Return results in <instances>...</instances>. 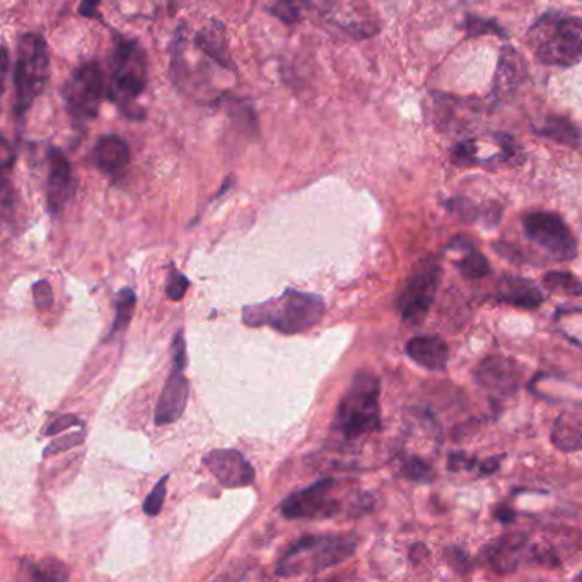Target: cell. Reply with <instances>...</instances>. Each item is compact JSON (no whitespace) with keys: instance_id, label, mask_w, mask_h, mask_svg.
<instances>
[{"instance_id":"cell-40","label":"cell","mask_w":582,"mask_h":582,"mask_svg":"<svg viewBox=\"0 0 582 582\" xmlns=\"http://www.w3.org/2000/svg\"><path fill=\"white\" fill-rule=\"evenodd\" d=\"M494 518L499 519L501 523L509 524L513 523L514 519H516V513H514L513 507L502 504V506H499L497 509H495Z\"/></svg>"},{"instance_id":"cell-14","label":"cell","mask_w":582,"mask_h":582,"mask_svg":"<svg viewBox=\"0 0 582 582\" xmlns=\"http://www.w3.org/2000/svg\"><path fill=\"white\" fill-rule=\"evenodd\" d=\"M76 192V178L70 166L69 159L64 152L52 147L48 152L47 202L52 216H59L60 212L69 204L70 198Z\"/></svg>"},{"instance_id":"cell-11","label":"cell","mask_w":582,"mask_h":582,"mask_svg":"<svg viewBox=\"0 0 582 582\" xmlns=\"http://www.w3.org/2000/svg\"><path fill=\"white\" fill-rule=\"evenodd\" d=\"M335 478H323L306 489L297 490L280 504V511L287 519H326L342 511V499H338Z\"/></svg>"},{"instance_id":"cell-34","label":"cell","mask_w":582,"mask_h":582,"mask_svg":"<svg viewBox=\"0 0 582 582\" xmlns=\"http://www.w3.org/2000/svg\"><path fill=\"white\" fill-rule=\"evenodd\" d=\"M478 465L477 458L470 454L458 451V453L449 454L448 468L451 472H463V470H473Z\"/></svg>"},{"instance_id":"cell-31","label":"cell","mask_w":582,"mask_h":582,"mask_svg":"<svg viewBox=\"0 0 582 582\" xmlns=\"http://www.w3.org/2000/svg\"><path fill=\"white\" fill-rule=\"evenodd\" d=\"M188 287H190V280L181 274V272H178L176 268H171L169 270L168 280H166V296L171 301H180L187 294Z\"/></svg>"},{"instance_id":"cell-30","label":"cell","mask_w":582,"mask_h":582,"mask_svg":"<svg viewBox=\"0 0 582 582\" xmlns=\"http://www.w3.org/2000/svg\"><path fill=\"white\" fill-rule=\"evenodd\" d=\"M169 477L161 478L158 485L151 490V494L147 495L146 501H144V513L151 518H156L161 509H163L164 497H166V485H168Z\"/></svg>"},{"instance_id":"cell-16","label":"cell","mask_w":582,"mask_h":582,"mask_svg":"<svg viewBox=\"0 0 582 582\" xmlns=\"http://www.w3.org/2000/svg\"><path fill=\"white\" fill-rule=\"evenodd\" d=\"M526 545L528 536L523 533H507L484 548L482 560L497 574H509L516 571L521 564Z\"/></svg>"},{"instance_id":"cell-19","label":"cell","mask_w":582,"mask_h":582,"mask_svg":"<svg viewBox=\"0 0 582 582\" xmlns=\"http://www.w3.org/2000/svg\"><path fill=\"white\" fill-rule=\"evenodd\" d=\"M405 352L420 367L434 371V373H443L448 366V344L444 342L443 338L436 337V335H422V337L412 338L405 347Z\"/></svg>"},{"instance_id":"cell-10","label":"cell","mask_w":582,"mask_h":582,"mask_svg":"<svg viewBox=\"0 0 582 582\" xmlns=\"http://www.w3.org/2000/svg\"><path fill=\"white\" fill-rule=\"evenodd\" d=\"M523 227L526 238L548 251L555 260L569 262L576 258V238L559 214L533 212L524 217Z\"/></svg>"},{"instance_id":"cell-8","label":"cell","mask_w":582,"mask_h":582,"mask_svg":"<svg viewBox=\"0 0 582 582\" xmlns=\"http://www.w3.org/2000/svg\"><path fill=\"white\" fill-rule=\"evenodd\" d=\"M441 280V263L436 257H425L415 265L398 296V311L410 326H420L429 315Z\"/></svg>"},{"instance_id":"cell-21","label":"cell","mask_w":582,"mask_h":582,"mask_svg":"<svg viewBox=\"0 0 582 582\" xmlns=\"http://www.w3.org/2000/svg\"><path fill=\"white\" fill-rule=\"evenodd\" d=\"M552 441L557 448L567 453L582 449V417L577 415H560L553 425Z\"/></svg>"},{"instance_id":"cell-3","label":"cell","mask_w":582,"mask_h":582,"mask_svg":"<svg viewBox=\"0 0 582 582\" xmlns=\"http://www.w3.org/2000/svg\"><path fill=\"white\" fill-rule=\"evenodd\" d=\"M526 43L543 65L569 69L582 60V18L548 12L526 33Z\"/></svg>"},{"instance_id":"cell-26","label":"cell","mask_w":582,"mask_h":582,"mask_svg":"<svg viewBox=\"0 0 582 582\" xmlns=\"http://www.w3.org/2000/svg\"><path fill=\"white\" fill-rule=\"evenodd\" d=\"M543 286L547 287L548 291L562 296H582L581 280L569 272H548L543 277Z\"/></svg>"},{"instance_id":"cell-24","label":"cell","mask_w":582,"mask_h":582,"mask_svg":"<svg viewBox=\"0 0 582 582\" xmlns=\"http://www.w3.org/2000/svg\"><path fill=\"white\" fill-rule=\"evenodd\" d=\"M311 6V0H275L270 12L286 26H296L304 18V12Z\"/></svg>"},{"instance_id":"cell-17","label":"cell","mask_w":582,"mask_h":582,"mask_svg":"<svg viewBox=\"0 0 582 582\" xmlns=\"http://www.w3.org/2000/svg\"><path fill=\"white\" fill-rule=\"evenodd\" d=\"M91 161L94 168L101 171L103 175L117 180L123 175V171L129 168L130 147L127 140L118 135L101 137L91 152Z\"/></svg>"},{"instance_id":"cell-22","label":"cell","mask_w":582,"mask_h":582,"mask_svg":"<svg viewBox=\"0 0 582 582\" xmlns=\"http://www.w3.org/2000/svg\"><path fill=\"white\" fill-rule=\"evenodd\" d=\"M536 134L572 147L576 151H582V130L577 129L576 125L569 122L567 118L555 117V115L548 117L542 123V127L536 129Z\"/></svg>"},{"instance_id":"cell-13","label":"cell","mask_w":582,"mask_h":582,"mask_svg":"<svg viewBox=\"0 0 582 582\" xmlns=\"http://www.w3.org/2000/svg\"><path fill=\"white\" fill-rule=\"evenodd\" d=\"M523 379V367L513 359L490 356L477 369V381L485 391L504 398L518 391Z\"/></svg>"},{"instance_id":"cell-18","label":"cell","mask_w":582,"mask_h":582,"mask_svg":"<svg viewBox=\"0 0 582 582\" xmlns=\"http://www.w3.org/2000/svg\"><path fill=\"white\" fill-rule=\"evenodd\" d=\"M524 77H526V64L521 53L513 47L502 48L497 72H495L492 98L495 101L511 98L516 93V89L521 86Z\"/></svg>"},{"instance_id":"cell-12","label":"cell","mask_w":582,"mask_h":582,"mask_svg":"<svg viewBox=\"0 0 582 582\" xmlns=\"http://www.w3.org/2000/svg\"><path fill=\"white\" fill-rule=\"evenodd\" d=\"M204 465L227 489H238L253 484L255 470L236 449H214L204 456Z\"/></svg>"},{"instance_id":"cell-29","label":"cell","mask_w":582,"mask_h":582,"mask_svg":"<svg viewBox=\"0 0 582 582\" xmlns=\"http://www.w3.org/2000/svg\"><path fill=\"white\" fill-rule=\"evenodd\" d=\"M465 30L468 36L495 35L501 36L504 40L509 38L502 26L492 21V19L477 18V16H468L465 21Z\"/></svg>"},{"instance_id":"cell-25","label":"cell","mask_w":582,"mask_h":582,"mask_svg":"<svg viewBox=\"0 0 582 582\" xmlns=\"http://www.w3.org/2000/svg\"><path fill=\"white\" fill-rule=\"evenodd\" d=\"M456 265H458L461 274L465 275L466 279H484L490 274L489 260L477 248H473V245L466 248L465 257L461 258Z\"/></svg>"},{"instance_id":"cell-4","label":"cell","mask_w":582,"mask_h":582,"mask_svg":"<svg viewBox=\"0 0 582 582\" xmlns=\"http://www.w3.org/2000/svg\"><path fill=\"white\" fill-rule=\"evenodd\" d=\"M359 538L354 533L308 535L287 548L275 564V576H313L342 564L356 553Z\"/></svg>"},{"instance_id":"cell-6","label":"cell","mask_w":582,"mask_h":582,"mask_svg":"<svg viewBox=\"0 0 582 582\" xmlns=\"http://www.w3.org/2000/svg\"><path fill=\"white\" fill-rule=\"evenodd\" d=\"M50 79V53L47 41L38 33H26L18 43L14 62V115L23 118Z\"/></svg>"},{"instance_id":"cell-38","label":"cell","mask_w":582,"mask_h":582,"mask_svg":"<svg viewBox=\"0 0 582 582\" xmlns=\"http://www.w3.org/2000/svg\"><path fill=\"white\" fill-rule=\"evenodd\" d=\"M502 460H504V456H492L489 460L482 461L480 475H494L501 468Z\"/></svg>"},{"instance_id":"cell-23","label":"cell","mask_w":582,"mask_h":582,"mask_svg":"<svg viewBox=\"0 0 582 582\" xmlns=\"http://www.w3.org/2000/svg\"><path fill=\"white\" fill-rule=\"evenodd\" d=\"M135 304H137V296H135L132 287H125V289L118 292L117 304H115L117 313H115V320L111 325L108 338L115 337L117 333L123 332L129 326L130 320L134 316Z\"/></svg>"},{"instance_id":"cell-39","label":"cell","mask_w":582,"mask_h":582,"mask_svg":"<svg viewBox=\"0 0 582 582\" xmlns=\"http://www.w3.org/2000/svg\"><path fill=\"white\" fill-rule=\"evenodd\" d=\"M449 562L453 567H456V571H466L465 567H468V557H466L465 552H461L460 548H454L453 553L449 555Z\"/></svg>"},{"instance_id":"cell-27","label":"cell","mask_w":582,"mask_h":582,"mask_svg":"<svg viewBox=\"0 0 582 582\" xmlns=\"http://www.w3.org/2000/svg\"><path fill=\"white\" fill-rule=\"evenodd\" d=\"M400 472H402L403 477L410 482H415V484H431L432 480L436 478L431 463H427L420 456H405Z\"/></svg>"},{"instance_id":"cell-2","label":"cell","mask_w":582,"mask_h":582,"mask_svg":"<svg viewBox=\"0 0 582 582\" xmlns=\"http://www.w3.org/2000/svg\"><path fill=\"white\" fill-rule=\"evenodd\" d=\"M325 311V301L318 294L287 289L265 303L246 306L243 321L253 328L270 326L282 335H297L318 325Z\"/></svg>"},{"instance_id":"cell-20","label":"cell","mask_w":582,"mask_h":582,"mask_svg":"<svg viewBox=\"0 0 582 582\" xmlns=\"http://www.w3.org/2000/svg\"><path fill=\"white\" fill-rule=\"evenodd\" d=\"M494 299L499 303L511 304V306L523 309L540 308L545 301L542 291L530 279L511 277V275L502 277L497 291H495Z\"/></svg>"},{"instance_id":"cell-28","label":"cell","mask_w":582,"mask_h":582,"mask_svg":"<svg viewBox=\"0 0 582 582\" xmlns=\"http://www.w3.org/2000/svg\"><path fill=\"white\" fill-rule=\"evenodd\" d=\"M26 571L30 572L31 579L35 581H65L69 577L64 565L53 559L43 560L36 565L28 564Z\"/></svg>"},{"instance_id":"cell-9","label":"cell","mask_w":582,"mask_h":582,"mask_svg":"<svg viewBox=\"0 0 582 582\" xmlns=\"http://www.w3.org/2000/svg\"><path fill=\"white\" fill-rule=\"evenodd\" d=\"M187 361V344H185L183 332H178L173 342V369L169 373V378L166 379V385L161 391L156 412H154V420L159 427L175 424L187 410L188 396H190V385H188V379L185 378Z\"/></svg>"},{"instance_id":"cell-35","label":"cell","mask_w":582,"mask_h":582,"mask_svg":"<svg viewBox=\"0 0 582 582\" xmlns=\"http://www.w3.org/2000/svg\"><path fill=\"white\" fill-rule=\"evenodd\" d=\"M82 439H84V434H69V436L62 437L59 441H53L45 449V456L62 453V451H67L70 448H76V446L82 443Z\"/></svg>"},{"instance_id":"cell-15","label":"cell","mask_w":582,"mask_h":582,"mask_svg":"<svg viewBox=\"0 0 582 582\" xmlns=\"http://www.w3.org/2000/svg\"><path fill=\"white\" fill-rule=\"evenodd\" d=\"M193 47L204 55L205 59L219 65L227 72H234L233 53L229 47V38L224 24L217 19H209L200 30L193 35Z\"/></svg>"},{"instance_id":"cell-33","label":"cell","mask_w":582,"mask_h":582,"mask_svg":"<svg viewBox=\"0 0 582 582\" xmlns=\"http://www.w3.org/2000/svg\"><path fill=\"white\" fill-rule=\"evenodd\" d=\"M446 207L449 210H453L454 214L463 217L465 221L472 222L478 217V210L475 205L470 204L465 198H453L446 202Z\"/></svg>"},{"instance_id":"cell-1","label":"cell","mask_w":582,"mask_h":582,"mask_svg":"<svg viewBox=\"0 0 582 582\" xmlns=\"http://www.w3.org/2000/svg\"><path fill=\"white\" fill-rule=\"evenodd\" d=\"M381 386L379 379L367 371L352 378L349 390L338 403L333 419L332 437L340 446H357L366 437L381 429Z\"/></svg>"},{"instance_id":"cell-7","label":"cell","mask_w":582,"mask_h":582,"mask_svg":"<svg viewBox=\"0 0 582 582\" xmlns=\"http://www.w3.org/2000/svg\"><path fill=\"white\" fill-rule=\"evenodd\" d=\"M108 91V81L98 60L79 65L62 89V98L74 127H86L98 117Z\"/></svg>"},{"instance_id":"cell-41","label":"cell","mask_w":582,"mask_h":582,"mask_svg":"<svg viewBox=\"0 0 582 582\" xmlns=\"http://www.w3.org/2000/svg\"><path fill=\"white\" fill-rule=\"evenodd\" d=\"M577 581H582V572L581 574H579V576L576 577Z\"/></svg>"},{"instance_id":"cell-5","label":"cell","mask_w":582,"mask_h":582,"mask_svg":"<svg viewBox=\"0 0 582 582\" xmlns=\"http://www.w3.org/2000/svg\"><path fill=\"white\" fill-rule=\"evenodd\" d=\"M149 81V62L146 50L139 41L118 38L110 60V76L106 98L120 108L125 117L140 120L146 117L144 111H137L135 99L146 91Z\"/></svg>"},{"instance_id":"cell-36","label":"cell","mask_w":582,"mask_h":582,"mask_svg":"<svg viewBox=\"0 0 582 582\" xmlns=\"http://www.w3.org/2000/svg\"><path fill=\"white\" fill-rule=\"evenodd\" d=\"M81 425L82 420L77 419L76 415H62V417L53 420L52 424L48 425L45 436L60 434V432L67 431L70 427H81Z\"/></svg>"},{"instance_id":"cell-37","label":"cell","mask_w":582,"mask_h":582,"mask_svg":"<svg viewBox=\"0 0 582 582\" xmlns=\"http://www.w3.org/2000/svg\"><path fill=\"white\" fill-rule=\"evenodd\" d=\"M99 2H101V0H81L79 14H81L82 18H99V16H101V14H99Z\"/></svg>"},{"instance_id":"cell-32","label":"cell","mask_w":582,"mask_h":582,"mask_svg":"<svg viewBox=\"0 0 582 582\" xmlns=\"http://www.w3.org/2000/svg\"><path fill=\"white\" fill-rule=\"evenodd\" d=\"M33 299H35L36 308L40 309V311L52 308L53 291L47 280H38L33 286Z\"/></svg>"}]
</instances>
